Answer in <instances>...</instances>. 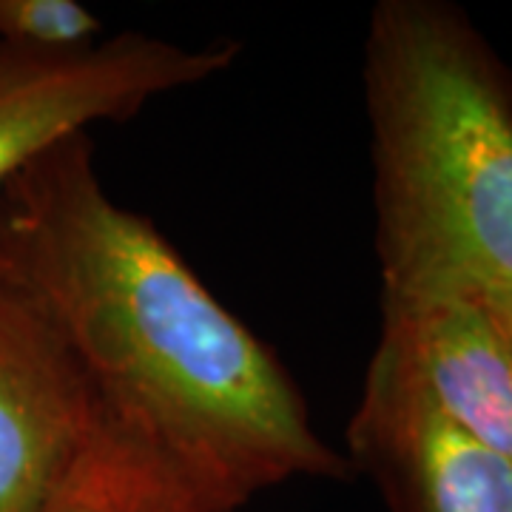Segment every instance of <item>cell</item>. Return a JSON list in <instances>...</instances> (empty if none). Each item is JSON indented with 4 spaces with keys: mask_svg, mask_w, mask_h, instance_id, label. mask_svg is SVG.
Returning <instances> with one entry per match:
<instances>
[{
    "mask_svg": "<svg viewBox=\"0 0 512 512\" xmlns=\"http://www.w3.org/2000/svg\"><path fill=\"white\" fill-rule=\"evenodd\" d=\"M0 251L89 367L234 507L288 478H342L271 350L202 285L154 225L111 200L86 131L0 188Z\"/></svg>",
    "mask_w": 512,
    "mask_h": 512,
    "instance_id": "obj_1",
    "label": "cell"
},
{
    "mask_svg": "<svg viewBox=\"0 0 512 512\" xmlns=\"http://www.w3.org/2000/svg\"><path fill=\"white\" fill-rule=\"evenodd\" d=\"M384 293L512 288V80L467 18L384 0L365 49Z\"/></svg>",
    "mask_w": 512,
    "mask_h": 512,
    "instance_id": "obj_2",
    "label": "cell"
},
{
    "mask_svg": "<svg viewBox=\"0 0 512 512\" xmlns=\"http://www.w3.org/2000/svg\"><path fill=\"white\" fill-rule=\"evenodd\" d=\"M239 43L185 49L126 32L80 52H32L0 43V188L18 171L100 120H126L151 97L228 72Z\"/></svg>",
    "mask_w": 512,
    "mask_h": 512,
    "instance_id": "obj_3",
    "label": "cell"
},
{
    "mask_svg": "<svg viewBox=\"0 0 512 512\" xmlns=\"http://www.w3.org/2000/svg\"><path fill=\"white\" fill-rule=\"evenodd\" d=\"M100 404L52 305L0 251V512H37Z\"/></svg>",
    "mask_w": 512,
    "mask_h": 512,
    "instance_id": "obj_4",
    "label": "cell"
},
{
    "mask_svg": "<svg viewBox=\"0 0 512 512\" xmlns=\"http://www.w3.org/2000/svg\"><path fill=\"white\" fill-rule=\"evenodd\" d=\"M348 447L390 512H512L510 458L444 416L382 345L367 367Z\"/></svg>",
    "mask_w": 512,
    "mask_h": 512,
    "instance_id": "obj_5",
    "label": "cell"
},
{
    "mask_svg": "<svg viewBox=\"0 0 512 512\" xmlns=\"http://www.w3.org/2000/svg\"><path fill=\"white\" fill-rule=\"evenodd\" d=\"M444 416L512 461V342L473 293H384L382 339Z\"/></svg>",
    "mask_w": 512,
    "mask_h": 512,
    "instance_id": "obj_6",
    "label": "cell"
},
{
    "mask_svg": "<svg viewBox=\"0 0 512 512\" xmlns=\"http://www.w3.org/2000/svg\"><path fill=\"white\" fill-rule=\"evenodd\" d=\"M37 512H237L126 404L103 396L89 439Z\"/></svg>",
    "mask_w": 512,
    "mask_h": 512,
    "instance_id": "obj_7",
    "label": "cell"
},
{
    "mask_svg": "<svg viewBox=\"0 0 512 512\" xmlns=\"http://www.w3.org/2000/svg\"><path fill=\"white\" fill-rule=\"evenodd\" d=\"M103 23L77 0H0V43L32 52H80L100 43Z\"/></svg>",
    "mask_w": 512,
    "mask_h": 512,
    "instance_id": "obj_8",
    "label": "cell"
},
{
    "mask_svg": "<svg viewBox=\"0 0 512 512\" xmlns=\"http://www.w3.org/2000/svg\"><path fill=\"white\" fill-rule=\"evenodd\" d=\"M478 302L490 311L498 328L507 333V339L512 342V288H493V291H478Z\"/></svg>",
    "mask_w": 512,
    "mask_h": 512,
    "instance_id": "obj_9",
    "label": "cell"
}]
</instances>
